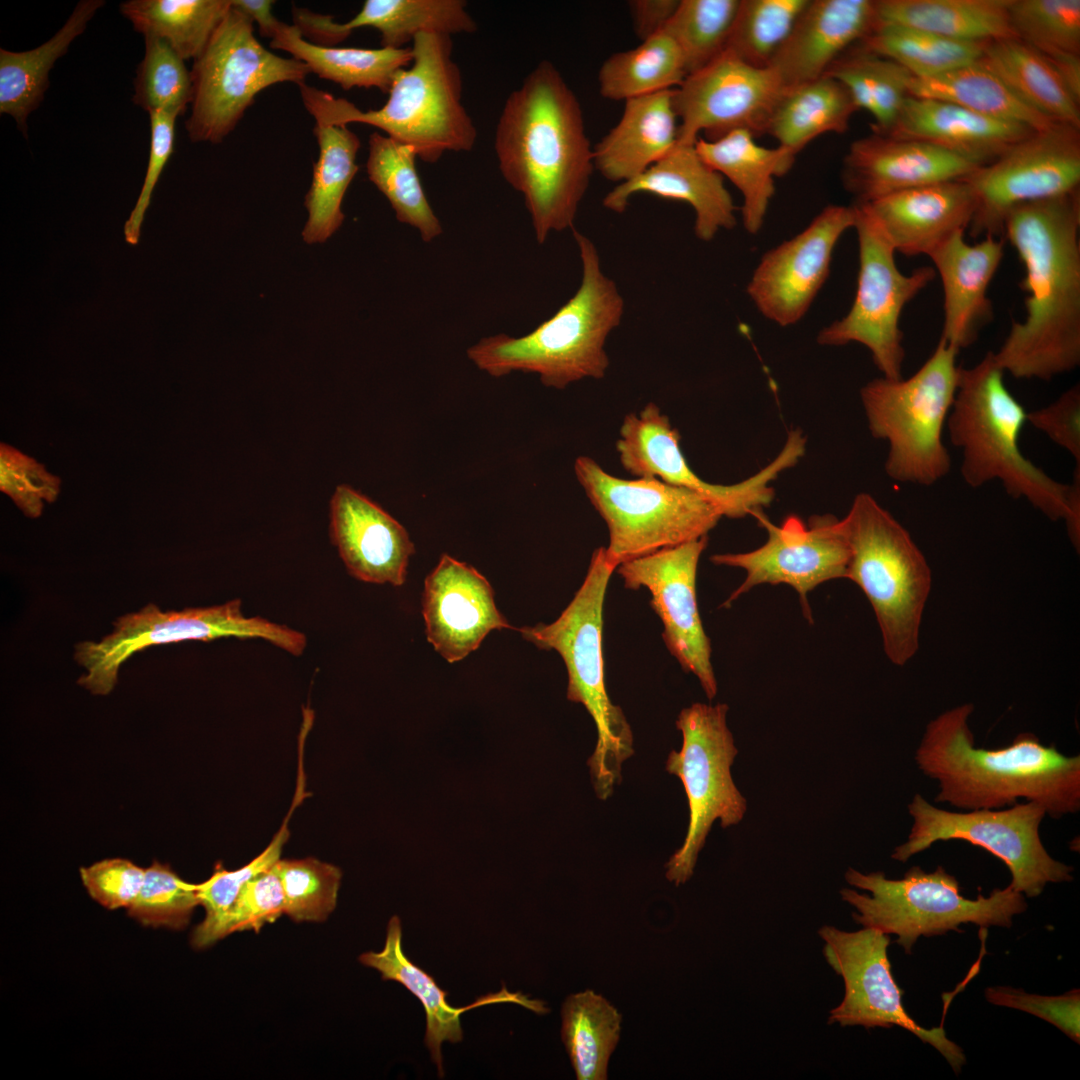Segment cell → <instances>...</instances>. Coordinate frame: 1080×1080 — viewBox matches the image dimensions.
<instances>
[{
    "instance_id": "18",
    "label": "cell",
    "mask_w": 1080,
    "mask_h": 1080,
    "mask_svg": "<svg viewBox=\"0 0 1080 1080\" xmlns=\"http://www.w3.org/2000/svg\"><path fill=\"white\" fill-rule=\"evenodd\" d=\"M965 180L976 199L970 235L1002 238L1013 208L1079 191V128L1057 123L1034 131Z\"/></svg>"
},
{
    "instance_id": "39",
    "label": "cell",
    "mask_w": 1080,
    "mask_h": 1080,
    "mask_svg": "<svg viewBox=\"0 0 1080 1080\" xmlns=\"http://www.w3.org/2000/svg\"><path fill=\"white\" fill-rule=\"evenodd\" d=\"M319 155L313 165L311 186L305 196L308 218L302 231L308 244L323 243L342 225L344 195L358 171L361 142L347 125L315 123Z\"/></svg>"
},
{
    "instance_id": "54",
    "label": "cell",
    "mask_w": 1080,
    "mask_h": 1080,
    "mask_svg": "<svg viewBox=\"0 0 1080 1080\" xmlns=\"http://www.w3.org/2000/svg\"><path fill=\"white\" fill-rule=\"evenodd\" d=\"M284 894L285 915L295 922H323L334 911L341 870L308 857L280 859L274 866Z\"/></svg>"
},
{
    "instance_id": "9",
    "label": "cell",
    "mask_w": 1080,
    "mask_h": 1080,
    "mask_svg": "<svg viewBox=\"0 0 1080 1080\" xmlns=\"http://www.w3.org/2000/svg\"><path fill=\"white\" fill-rule=\"evenodd\" d=\"M958 352L940 339L909 378L881 377L862 387L869 430L888 442L885 470L893 480L930 486L949 473L943 429L958 387Z\"/></svg>"
},
{
    "instance_id": "26",
    "label": "cell",
    "mask_w": 1080,
    "mask_h": 1080,
    "mask_svg": "<svg viewBox=\"0 0 1080 1080\" xmlns=\"http://www.w3.org/2000/svg\"><path fill=\"white\" fill-rule=\"evenodd\" d=\"M330 537L354 578L402 586L414 543L406 529L374 501L339 485L330 501Z\"/></svg>"
},
{
    "instance_id": "34",
    "label": "cell",
    "mask_w": 1080,
    "mask_h": 1080,
    "mask_svg": "<svg viewBox=\"0 0 1080 1080\" xmlns=\"http://www.w3.org/2000/svg\"><path fill=\"white\" fill-rule=\"evenodd\" d=\"M695 148L711 168L740 191L744 229L757 234L775 194V178L787 174L796 157L778 145L770 148L758 144L746 130H735L716 140L699 137Z\"/></svg>"
},
{
    "instance_id": "57",
    "label": "cell",
    "mask_w": 1080,
    "mask_h": 1080,
    "mask_svg": "<svg viewBox=\"0 0 1080 1080\" xmlns=\"http://www.w3.org/2000/svg\"><path fill=\"white\" fill-rule=\"evenodd\" d=\"M0 488L30 518H38L44 502L52 503L60 491V479L15 448L1 444Z\"/></svg>"
},
{
    "instance_id": "12",
    "label": "cell",
    "mask_w": 1080,
    "mask_h": 1080,
    "mask_svg": "<svg viewBox=\"0 0 1080 1080\" xmlns=\"http://www.w3.org/2000/svg\"><path fill=\"white\" fill-rule=\"evenodd\" d=\"M190 72L193 98L187 135L191 142L213 144L235 129L259 92L283 82L302 84L311 73L302 61L266 49L254 35L253 22L234 7Z\"/></svg>"
},
{
    "instance_id": "6",
    "label": "cell",
    "mask_w": 1080,
    "mask_h": 1080,
    "mask_svg": "<svg viewBox=\"0 0 1080 1080\" xmlns=\"http://www.w3.org/2000/svg\"><path fill=\"white\" fill-rule=\"evenodd\" d=\"M582 266L575 294L549 319L520 337L500 333L467 350L468 358L492 377L534 373L550 388L564 389L582 379H600L609 367L605 344L620 324L624 299L601 267L594 243L572 229Z\"/></svg>"
},
{
    "instance_id": "33",
    "label": "cell",
    "mask_w": 1080,
    "mask_h": 1080,
    "mask_svg": "<svg viewBox=\"0 0 1080 1080\" xmlns=\"http://www.w3.org/2000/svg\"><path fill=\"white\" fill-rule=\"evenodd\" d=\"M673 89L625 101L618 123L594 146V167L618 184L665 157L678 141Z\"/></svg>"
},
{
    "instance_id": "49",
    "label": "cell",
    "mask_w": 1080,
    "mask_h": 1080,
    "mask_svg": "<svg viewBox=\"0 0 1080 1080\" xmlns=\"http://www.w3.org/2000/svg\"><path fill=\"white\" fill-rule=\"evenodd\" d=\"M739 6L740 0H680L665 31L679 47L688 75L726 50Z\"/></svg>"
},
{
    "instance_id": "36",
    "label": "cell",
    "mask_w": 1080,
    "mask_h": 1080,
    "mask_svg": "<svg viewBox=\"0 0 1080 1080\" xmlns=\"http://www.w3.org/2000/svg\"><path fill=\"white\" fill-rule=\"evenodd\" d=\"M978 61L1026 106L1049 120L1080 128L1079 104L1041 53L1017 38L988 42Z\"/></svg>"
},
{
    "instance_id": "16",
    "label": "cell",
    "mask_w": 1080,
    "mask_h": 1080,
    "mask_svg": "<svg viewBox=\"0 0 1080 1080\" xmlns=\"http://www.w3.org/2000/svg\"><path fill=\"white\" fill-rule=\"evenodd\" d=\"M855 208L859 249L856 294L848 313L821 329L817 342L826 346L864 345L884 378L902 377L905 358L900 318L904 307L936 276L932 266L902 273L895 250L864 205Z\"/></svg>"
},
{
    "instance_id": "31",
    "label": "cell",
    "mask_w": 1080,
    "mask_h": 1080,
    "mask_svg": "<svg viewBox=\"0 0 1080 1080\" xmlns=\"http://www.w3.org/2000/svg\"><path fill=\"white\" fill-rule=\"evenodd\" d=\"M1032 132L951 102L908 96L886 134L926 142L984 166Z\"/></svg>"
},
{
    "instance_id": "55",
    "label": "cell",
    "mask_w": 1080,
    "mask_h": 1080,
    "mask_svg": "<svg viewBox=\"0 0 1080 1080\" xmlns=\"http://www.w3.org/2000/svg\"><path fill=\"white\" fill-rule=\"evenodd\" d=\"M198 905L197 885L183 880L169 865L155 860L145 868L142 888L127 911L144 926L180 930L188 925Z\"/></svg>"
},
{
    "instance_id": "53",
    "label": "cell",
    "mask_w": 1080,
    "mask_h": 1080,
    "mask_svg": "<svg viewBox=\"0 0 1080 1080\" xmlns=\"http://www.w3.org/2000/svg\"><path fill=\"white\" fill-rule=\"evenodd\" d=\"M288 819L270 844L249 863L236 870H227L218 863L211 876L197 885L204 919L191 934V945L200 950L212 946L213 933L236 899L241 889L253 878L270 870L281 859L282 849L289 838Z\"/></svg>"
},
{
    "instance_id": "10",
    "label": "cell",
    "mask_w": 1080,
    "mask_h": 1080,
    "mask_svg": "<svg viewBox=\"0 0 1080 1080\" xmlns=\"http://www.w3.org/2000/svg\"><path fill=\"white\" fill-rule=\"evenodd\" d=\"M846 881L870 895L844 888L842 899L857 912L854 920L863 927L897 936L896 942L910 954L920 936H936L948 931L962 932L960 925L1010 927L1015 915L1027 909L1025 896L1009 885L976 899L961 895L959 882L938 866L926 872L911 867L901 879H888L883 872L861 873L849 868Z\"/></svg>"
},
{
    "instance_id": "1",
    "label": "cell",
    "mask_w": 1080,
    "mask_h": 1080,
    "mask_svg": "<svg viewBox=\"0 0 1080 1080\" xmlns=\"http://www.w3.org/2000/svg\"><path fill=\"white\" fill-rule=\"evenodd\" d=\"M1080 193L1013 208L1003 237L1024 265L1026 315L995 359L1017 379L1051 380L1080 365Z\"/></svg>"
},
{
    "instance_id": "56",
    "label": "cell",
    "mask_w": 1080,
    "mask_h": 1080,
    "mask_svg": "<svg viewBox=\"0 0 1080 1080\" xmlns=\"http://www.w3.org/2000/svg\"><path fill=\"white\" fill-rule=\"evenodd\" d=\"M285 914L282 885L275 868L250 880L239 892L212 936V945L241 931L259 932Z\"/></svg>"
},
{
    "instance_id": "15",
    "label": "cell",
    "mask_w": 1080,
    "mask_h": 1080,
    "mask_svg": "<svg viewBox=\"0 0 1080 1080\" xmlns=\"http://www.w3.org/2000/svg\"><path fill=\"white\" fill-rule=\"evenodd\" d=\"M728 709L724 703H694L676 721L683 743L680 751L670 752L665 768L681 780L689 806L684 842L666 863V878L676 886L693 875L712 824L736 825L747 810L731 775L738 750L726 723Z\"/></svg>"
},
{
    "instance_id": "17",
    "label": "cell",
    "mask_w": 1080,
    "mask_h": 1080,
    "mask_svg": "<svg viewBox=\"0 0 1080 1080\" xmlns=\"http://www.w3.org/2000/svg\"><path fill=\"white\" fill-rule=\"evenodd\" d=\"M680 434L654 403L625 416L616 450L623 468L640 478H652L697 492L712 501L723 517L742 518L770 505V482L803 456L806 440L798 430L788 434L782 451L755 475L732 485L706 482L687 463Z\"/></svg>"
},
{
    "instance_id": "38",
    "label": "cell",
    "mask_w": 1080,
    "mask_h": 1080,
    "mask_svg": "<svg viewBox=\"0 0 1080 1080\" xmlns=\"http://www.w3.org/2000/svg\"><path fill=\"white\" fill-rule=\"evenodd\" d=\"M270 47L307 65L311 73L345 90L377 88L388 93L397 72L412 63L410 48L378 49L320 46L304 39L295 25L282 23Z\"/></svg>"
},
{
    "instance_id": "61",
    "label": "cell",
    "mask_w": 1080,
    "mask_h": 1080,
    "mask_svg": "<svg viewBox=\"0 0 1080 1080\" xmlns=\"http://www.w3.org/2000/svg\"><path fill=\"white\" fill-rule=\"evenodd\" d=\"M1027 422L1068 451L1080 465V386H1072L1053 403L1027 412Z\"/></svg>"
},
{
    "instance_id": "60",
    "label": "cell",
    "mask_w": 1080,
    "mask_h": 1080,
    "mask_svg": "<svg viewBox=\"0 0 1080 1080\" xmlns=\"http://www.w3.org/2000/svg\"><path fill=\"white\" fill-rule=\"evenodd\" d=\"M150 118L151 139L148 166L143 186L135 207L124 225L125 239L129 244H137L146 210L149 207L152 192L160 174L174 149L175 122L177 114L165 111L148 113Z\"/></svg>"
},
{
    "instance_id": "30",
    "label": "cell",
    "mask_w": 1080,
    "mask_h": 1080,
    "mask_svg": "<svg viewBox=\"0 0 1080 1080\" xmlns=\"http://www.w3.org/2000/svg\"><path fill=\"white\" fill-rule=\"evenodd\" d=\"M958 231L928 257L944 292V323L940 339L956 350L973 344L993 318L987 296L1004 256V239L987 235L970 244Z\"/></svg>"
},
{
    "instance_id": "25",
    "label": "cell",
    "mask_w": 1080,
    "mask_h": 1080,
    "mask_svg": "<svg viewBox=\"0 0 1080 1080\" xmlns=\"http://www.w3.org/2000/svg\"><path fill=\"white\" fill-rule=\"evenodd\" d=\"M979 167L926 142L873 133L850 145L841 181L860 205L916 187L966 179Z\"/></svg>"
},
{
    "instance_id": "43",
    "label": "cell",
    "mask_w": 1080,
    "mask_h": 1080,
    "mask_svg": "<svg viewBox=\"0 0 1080 1080\" xmlns=\"http://www.w3.org/2000/svg\"><path fill=\"white\" fill-rule=\"evenodd\" d=\"M416 158L412 147L374 132L369 137L366 171L389 201L397 220L417 229L423 241L431 242L443 229L424 192Z\"/></svg>"
},
{
    "instance_id": "46",
    "label": "cell",
    "mask_w": 1080,
    "mask_h": 1080,
    "mask_svg": "<svg viewBox=\"0 0 1080 1080\" xmlns=\"http://www.w3.org/2000/svg\"><path fill=\"white\" fill-rule=\"evenodd\" d=\"M351 32L375 28L382 47L401 49L423 32L453 35L472 33L477 25L463 0H366L344 23Z\"/></svg>"
},
{
    "instance_id": "64",
    "label": "cell",
    "mask_w": 1080,
    "mask_h": 1080,
    "mask_svg": "<svg viewBox=\"0 0 1080 1080\" xmlns=\"http://www.w3.org/2000/svg\"><path fill=\"white\" fill-rule=\"evenodd\" d=\"M232 7L244 13L252 22L258 25L261 36L274 38L282 21L272 13L275 3L271 0H231Z\"/></svg>"
},
{
    "instance_id": "8",
    "label": "cell",
    "mask_w": 1080,
    "mask_h": 1080,
    "mask_svg": "<svg viewBox=\"0 0 1080 1080\" xmlns=\"http://www.w3.org/2000/svg\"><path fill=\"white\" fill-rule=\"evenodd\" d=\"M841 525L849 547L846 578L864 593L883 649L898 666L917 652L932 574L909 532L870 494H858Z\"/></svg>"
},
{
    "instance_id": "19",
    "label": "cell",
    "mask_w": 1080,
    "mask_h": 1080,
    "mask_svg": "<svg viewBox=\"0 0 1080 1080\" xmlns=\"http://www.w3.org/2000/svg\"><path fill=\"white\" fill-rule=\"evenodd\" d=\"M818 934L824 941L826 961L845 985L844 998L831 1010L829 1023L865 1028L899 1026L933 1046L959 1073L966 1061L963 1050L941 1026L924 1028L904 1009L903 992L888 959V934L870 927L848 932L830 925L822 926Z\"/></svg>"
},
{
    "instance_id": "44",
    "label": "cell",
    "mask_w": 1080,
    "mask_h": 1080,
    "mask_svg": "<svg viewBox=\"0 0 1080 1080\" xmlns=\"http://www.w3.org/2000/svg\"><path fill=\"white\" fill-rule=\"evenodd\" d=\"M561 1039L578 1080H606L619 1042L622 1016L602 995L587 989L561 1008Z\"/></svg>"
},
{
    "instance_id": "32",
    "label": "cell",
    "mask_w": 1080,
    "mask_h": 1080,
    "mask_svg": "<svg viewBox=\"0 0 1080 1080\" xmlns=\"http://www.w3.org/2000/svg\"><path fill=\"white\" fill-rule=\"evenodd\" d=\"M358 960L362 965L380 972L383 980H392L402 984L420 1000L426 1013L424 1042L440 1077L444 1076L441 1045L444 1041L451 1043L462 1041L460 1015L464 1012L493 1003H515L537 1014L549 1012L542 1001L530 999L520 992H509L506 987L497 993L481 996L465 1007H452L447 1002L448 993L437 985L432 976L411 962L404 954L402 926L398 916L391 917L388 922L383 949L380 952L362 953Z\"/></svg>"
},
{
    "instance_id": "23",
    "label": "cell",
    "mask_w": 1080,
    "mask_h": 1080,
    "mask_svg": "<svg viewBox=\"0 0 1080 1080\" xmlns=\"http://www.w3.org/2000/svg\"><path fill=\"white\" fill-rule=\"evenodd\" d=\"M854 223L853 205L831 204L799 234L767 251L746 288L757 310L782 327L800 321L829 276L839 239Z\"/></svg>"
},
{
    "instance_id": "45",
    "label": "cell",
    "mask_w": 1080,
    "mask_h": 1080,
    "mask_svg": "<svg viewBox=\"0 0 1080 1080\" xmlns=\"http://www.w3.org/2000/svg\"><path fill=\"white\" fill-rule=\"evenodd\" d=\"M825 75L844 85L858 110L871 114L873 133L878 134L888 133L894 125L910 96L913 77L901 65L865 49L860 43L843 53Z\"/></svg>"
},
{
    "instance_id": "51",
    "label": "cell",
    "mask_w": 1080,
    "mask_h": 1080,
    "mask_svg": "<svg viewBox=\"0 0 1080 1080\" xmlns=\"http://www.w3.org/2000/svg\"><path fill=\"white\" fill-rule=\"evenodd\" d=\"M1014 36L1046 58L1080 55L1079 0H1010Z\"/></svg>"
},
{
    "instance_id": "22",
    "label": "cell",
    "mask_w": 1080,
    "mask_h": 1080,
    "mask_svg": "<svg viewBox=\"0 0 1080 1080\" xmlns=\"http://www.w3.org/2000/svg\"><path fill=\"white\" fill-rule=\"evenodd\" d=\"M707 543L708 536H704L629 560L616 570L626 588L644 587L650 592V605L662 622L666 648L685 672L697 677L712 700L717 681L696 592L698 563Z\"/></svg>"
},
{
    "instance_id": "50",
    "label": "cell",
    "mask_w": 1080,
    "mask_h": 1080,
    "mask_svg": "<svg viewBox=\"0 0 1080 1080\" xmlns=\"http://www.w3.org/2000/svg\"><path fill=\"white\" fill-rule=\"evenodd\" d=\"M809 0H740L726 46L742 61L768 67Z\"/></svg>"
},
{
    "instance_id": "2",
    "label": "cell",
    "mask_w": 1080,
    "mask_h": 1080,
    "mask_svg": "<svg viewBox=\"0 0 1080 1080\" xmlns=\"http://www.w3.org/2000/svg\"><path fill=\"white\" fill-rule=\"evenodd\" d=\"M494 149L503 178L524 198L537 242L573 229L595 169L593 148L579 100L550 61L507 97Z\"/></svg>"
},
{
    "instance_id": "4",
    "label": "cell",
    "mask_w": 1080,
    "mask_h": 1080,
    "mask_svg": "<svg viewBox=\"0 0 1080 1080\" xmlns=\"http://www.w3.org/2000/svg\"><path fill=\"white\" fill-rule=\"evenodd\" d=\"M994 352L970 368H960L946 424L961 450L960 472L972 488L999 480L1012 498H1024L1053 521L1064 520L1077 550L1080 543V469L1071 484L1056 481L1027 459L1019 437L1027 422L1024 407L1009 392Z\"/></svg>"
},
{
    "instance_id": "3",
    "label": "cell",
    "mask_w": 1080,
    "mask_h": 1080,
    "mask_svg": "<svg viewBox=\"0 0 1080 1080\" xmlns=\"http://www.w3.org/2000/svg\"><path fill=\"white\" fill-rule=\"evenodd\" d=\"M973 709L966 703L938 715L916 750L918 768L938 781L936 802L970 811L1000 809L1023 798L1055 819L1079 811V755L1066 756L1028 732L1006 747L976 748L968 725Z\"/></svg>"
},
{
    "instance_id": "7",
    "label": "cell",
    "mask_w": 1080,
    "mask_h": 1080,
    "mask_svg": "<svg viewBox=\"0 0 1080 1080\" xmlns=\"http://www.w3.org/2000/svg\"><path fill=\"white\" fill-rule=\"evenodd\" d=\"M605 547L596 549L573 599L550 624L519 629L539 649L555 650L567 675V699L582 704L597 728L596 747L587 761L598 798L606 800L621 780L623 762L633 755V735L619 706L607 693L603 660V605L612 573Z\"/></svg>"
},
{
    "instance_id": "59",
    "label": "cell",
    "mask_w": 1080,
    "mask_h": 1080,
    "mask_svg": "<svg viewBox=\"0 0 1080 1080\" xmlns=\"http://www.w3.org/2000/svg\"><path fill=\"white\" fill-rule=\"evenodd\" d=\"M82 883L90 897L109 910L128 909L136 900L145 868L124 858H109L80 868Z\"/></svg>"
},
{
    "instance_id": "42",
    "label": "cell",
    "mask_w": 1080,
    "mask_h": 1080,
    "mask_svg": "<svg viewBox=\"0 0 1080 1080\" xmlns=\"http://www.w3.org/2000/svg\"><path fill=\"white\" fill-rule=\"evenodd\" d=\"M231 7V0H128L120 12L136 31L164 40L186 61L204 51Z\"/></svg>"
},
{
    "instance_id": "20",
    "label": "cell",
    "mask_w": 1080,
    "mask_h": 1080,
    "mask_svg": "<svg viewBox=\"0 0 1080 1080\" xmlns=\"http://www.w3.org/2000/svg\"><path fill=\"white\" fill-rule=\"evenodd\" d=\"M767 532L766 542L743 553H723L710 557L715 565L740 568L745 579L724 602L729 608L741 595L763 585L786 584L799 596L804 617L813 622L809 592L820 584L846 578L849 547L841 520L833 515H815L805 524L790 515L775 525L762 510L752 513Z\"/></svg>"
},
{
    "instance_id": "5",
    "label": "cell",
    "mask_w": 1080,
    "mask_h": 1080,
    "mask_svg": "<svg viewBox=\"0 0 1080 1080\" xmlns=\"http://www.w3.org/2000/svg\"><path fill=\"white\" fill-rule=\"evenodd\" d=\"M412 43V63L397 72L386 103L378 109L362 111L344 98L306 83L298 85L315 123L374 126L431 164L445 152L472 150L477 130L462 104V78L452 59L451 36L423 32Z\"/></svg>"
},
{
    "instance_id": "48",
    "label": "cell",
    "mask_w": 1080,
    "mask_h": 1080,
    "mask_svg": "<svg viewBox=\"0 0 1080 1080\" xmlns=\"http://www.w3.org/2000/svg\"><path fill=\"white\" fill-rule=\"evenodd\" d=\"M859 43L901 65L913 77L927 78L976 62L988 42L956 41L925 30L875 23Z\"/></svg>"
},
{
    "instance_id": "62",
    "label": "cell",
    "mask_w": 1080,
    "mask_h": 1080,
    "mask_svg": "<svg viewBox=\"0 0 1080 1080\" xmlns=\"http://www.w3.org/2000/svg\"><path fill=\"white\" fill-rule=\"evenodd\" d=\"M680 0H632L628 2L633 29L641 40L665 30Z\"/></svg>"
},
{
    "instance_id": "27",
    "label": "cell",
    "mask_w": 1080,
    "mask_h": 1080,
    "mask_svg": "<svg viewBox=\"0 0 1080 1080\" xmlns=\"http://www.w3.org/2000/svg\"><path fill=\"white\" fill-rule=\"evenodd\" d=\"M637 193L689 204L695 214V235L702 241H711L720 230H730L737 223L736 206L724 177L700 157L695 143L677 141L661 160L608 192L603 206L615 213H623L630 198Z\"/></svg>"
},
{
    "instance_id": "28",
    "label": "cell",
    "mask_w": 1080,
    "mask_h": 1080,
    "mask_svg": "<svg viewBox=\"0 0 1080 1080\" xmlns=\"http://www.w3.org/2000/svg\"><path fill=\"white\" fill-rule=\"evenodd\" d=\"M858 205V204H857ZM864 205L894 248L906 256H929L973 218L976 199L965 180L893 193Z\"/></svg>"
},
{
    "instance_id": "58",
    "label": "cell",
    "mask_w": 1080,
    "mask_h": 1080,
    "mask_svg": "<svg viewBox=\"0 0 1080 1080\" xmlns=\"http://www.w3.org/2000/svg\"><path fill=\"white\" fill-rule=\"evenodd\" d=\"M1074 989L1064 995L1042 996L1011 987H989L985 998L991 1004L1035 1015L1080 1042V993Z\"/></svg>"
},
{
    "instance_id": "37",
    "label": "cell",
    "mask_w": 1080,
    "mask_h": 1080,
    "mask_svg": "<svg viewBox=\"0 0 1080 1080\" xmlns=\"http://www.w3.org/2000/svg\"><path fill=\"white\" fill-rule=\"evenodd\" d=\"M104 3L102 0L78 2L58 32L32 50L0 49V112L14 118L24 136L27 137L28 116L44 99L50 70Z\"/></svg>"
},
{
    "instance_id": "11",
    "label": "cell",
    "mask_w": 1080,
    "mask_h": 1080,
    "mask_svg": "<svg viewBox=\"0 0 1080 1080\" xmlns=\"http://www.w3.org/2000/svg\"><path fill=\"white\" fill-rule=\"evenodd\" d=\"M576 478L606 523L608 561L616 567L658 550L707 536L723 517L703 495L652 478L624 479L580 456Z\"/></svg>"
},
{
    "instance_id": "29",
    "label": "cell",
    "mask_w": 1080,
    "mask_h": 1080,
    "mask_svg": "<svg viewBox=\"0 0 1080 1080\" xmlns=\"http://www.w3.org/2000/svg\"><path fill=\"white\" fill-rule=\"evenodd\" d=\"M875 1L809 0L769 66L784 87L823 77L875 25Z\"/></svg>"
},
{
    "instance_id": "14",
    "label": "cell",
    "mask_w": 1080,
    "mask_h": 1080,
    "mask_svg": "<svg viewBox=\"0 0 1080 1080\" xmlns=\"http://www.w3.org/2000/svg\"><path fill=\"white\" fill-rule=\"evenodd\" d=\"M913 818L908 839L895 848L891 857L906 862L932 844L964 840L1000 859L1009 869V886L1024 896H1039L1048 883L1073 880L1074 868L1052 858L1039 834L1046 815L1033 801L1015 803L1007 809H978L951 812L930 804L915 794L908 805Z\"/></svg>"
},
{
    "instance_id": "40",
    "label": "cell",
    "mask_w": 1080,
    "mask_h": 1080,
    "mask_svg": "<svg viewBox=\"0 0 1080 1080\" xmlns=\"http://www.w3.org/2000/svg\"><path fill=\"white\" fill-rule=\"evenodd\" d=\"M858 111L847 89L836 79L823 76L786 87L772 114L767 134L778 146L796 155L816 137L843 134Z\"/></svg>"
},
{
    "instance_id": "47",
    "label": "cell",
    "mask_w": 1080,
    "mask_h": 1080,
    "mask_svg": "<svg viewBox=\"0 0 1080 1080\" xmlns=\"http://www.w3.org/2000/svg\"><path fill=\"white\" fill-rule=\"evenodd\" d=\"M687 75L679 47L664 30L609 56L599 69L598 86L602 97L627 101L677 88Z\"/></svg>"
},
{
    "instance_id": "35",
    "label": "cell",
    "mask_w": 1080,
    "mask_h": 1080,
    "mask_svg": "<svg viewBox=\"0 0 1080 1080\" xmlns=\"http://www.w3.org/2000/svg\"><path fill=\"white\" fill-rule=\"evenodd\" d=\"M1010 0H878L875 23L925 30L941 37L986 43L1016 38Z\"/></svg>"
},
{
    "instance_id": "21",
    "label": "cell",
    "mask_w": 1080,
    "mask_h": 1080,
    "mask_svg": "<svg viewBox=\"0 0 1080 1080\" xmlns=\"http://www.w3.org/2000/svg\"><path fill=\"white\" fill-rule=\"evenodd\" d=\"M785 88L770 67L752 66L724 51L673 89L678 141L694 144L700 133L716 140L735 130L767 134Z\"/></svg>"
},
{
    "instance_id": "52",
    "label": "cell",
    "mask_w": 1080,
    "mask_h": 1080,
    "mask_svg": "<svg viewBox=\"0 0 1080 1080\" xmlns=\"http://www.w3.org/2000/svg\"><path fill=\"white\" fill-rule=\"evenodd\" d=\"M145 53L136 69L132 101L148 113L183 115L193 98L191 72L162 39L144 36Z\"/></svg>"
},
{
    "instance_id": "13",
    "label": "cell",
    "mask_w": 1080,
    "mask_h": 1080,
    "mask_svg": "<svg viewBox=\"0 0 1080 1080\" xmlns=\"http://www.w3.org/2000/svg\"><path fill=\"white\" fill-rule=\"evenodd\" d=\"M221 637L261 638L294 656L302 655L307 645L302 632L263 617H246L239 599L181 611H162L150 603L119 617L113 631L100 641L76 644L74 658L85 670L77 683L93 695L106 696L117 684L121 665L135 653L155 645Z\"/></svg>"
},
{
    "instance_id": "63",
    "label": "cell",
    "mask_w": 1080,
    "mask_h": 1080,
    "mask_svg": "<svg viewBox=\"0 0 1080 1080\" xmlns=\"http://www.w3.org/2000/svg\"><path fill=\"white\" fill-rule=\"evenodd\" d=\"M294 24L302 37L320 46H334L344 41L352 32L344 23L335 22L331 15H322L305 8L292 6Z\"/></svg>"
},
{
    "instance_id": "24",
    "label": "cell",
    "mask_w": 1080,
    "mask_h": 1080,
    "mask_svg": "<svg viewBox=\"0 0 1080 1080\" xmlns=\"http://www.w3.org/2000/svg\"><path fill=\"white\" fill-rule=\"evenodd\" d=\"M422 614L428 642L449 663L476 650L492 630L512 628L496 607L489 581L448 554L425 578Z\"/></svg>"
},
{
    "instance_id": "41",
    "label": "cell",
    "mask_w": 1080,
    "mask_h": 1080,
    "mask_svg": "<svg viewBox=\"0 0 1080 1080\" xmlns=\"http://www.w3.org/2000/svg\"><path fill=\"white\" fill-rule=\"evenodd\" d=\"M909 94L951 102L977 114L1021 124L1034 131L1057 124L1022 103L978 60L937 76L912 77Z\"/></svg>"
}]
</instances>
